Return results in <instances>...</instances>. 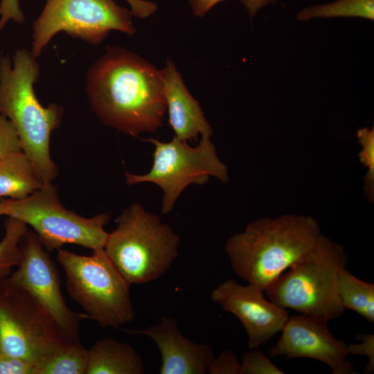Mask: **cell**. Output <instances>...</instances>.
I'll use <instances>...</instances> for the list:
<instances>
[{"instance_id": "1", "label": "cell", "mask_w": 374, "mask_h": 374, "mask_svg": "<svg viewBox=\"0 0 374 374\" xmlns=\"http://www.w3.org/2000/svg\"><path fill=\"white\" fill-rule=\"evenodd\" d=\"M91 109L105 125L136 136L162 125L166 109L161 70L138 55L107 46L87 75Z\"/></svg>"}, {"instance_id": "2", "label": "cell", "mask_w": 374, "mask_h": 374, "mask_svg": "<svg viewBox=\"0 0 374 374\" xmlns=\"http://www.w3.org/2000/svg\"><path fill=\"white\" fill-rule=\"evenodd\" d=\"M322 235L317 221L283 215L250 222L225 244L234 272L265 291L293 263L311 251Z\"/></svg>"}, {"instance_id": "3", "label": "cell", "mask_w": 374, "mask_h": 374, "mask_svg": "<svg viewBox=\"0 0 374 374\" xmlns=\"http://www.w3.org/2000/svg\"><path fill=\"white\" fill-rule=\"evenodd\" d=\"M39 65L31 51L20 48L12 58L0 57V113L13 125L22 151L44 183H52L58 169L50 153V138L62 120L64 109L51 103L43 107L33 89Z\"/></svg>"}, {"instance_id": "4", "label": "cell", "mask_w": 374, "mask_h": 374, "mask_svg": "<svg viewBox=\"0 0 374 374\" xmlns=\"http://www.w3.org/2000/svg\"><path fill=\"white\" fill-rule=\"evenodd\" d=\"M347 262L343 246L322 235L311 251L265 290L268 299L303 314L328 321L340 317L346 309L339 296L338 281Z\"/></svg>"}, {"instance_id": "5", "label": "cell", "mask_w": 374, "mask_h": 374, "mask_svg": "<svg viewBox=\"0 0 374 374\" xmlns=\"http://www.w3.org/2000/svg\"><path fill=\"white\" fill-rule=\"evenodd\" d=\"M179 237L160 217L134 202L124 208L104 250L131 285L162 276L178 256Z\"/></svg>"}, {"instance_id": "6", "label": "cell", "mask_w": 374, "mask_h": 374, "mask_svg": "<svg viewBox=\"0 0 374 374\" xmlns=\"http://www.w3.org/2000/svg\"><path fill=\"white\" fill-rule=\"evenodd\" d=\"M57 260L66 276L69 295L101 328H120L133 321L130 285L107 256L104 249L83 256L57 250Z\"/></svg>"}, {"instance_id": "7", "label": "cell", "mask_w": 374, "mask_h": 374, "mask_svg": "<svg viewBox=\"0 0 374 374\" xmlns=\"http://www.w3.org/2000/svg\"><path fill=\"white\" fill-rule=\"evenodd\" d=\"M6 216L30 226L48 251L64 244H78L91 250L104 249L108 234L105 226L110 215L100 213L84 217L66 208L52 183H46L21 199H3Z\"/></svg>"}, {"instance_id": "8", "label": "cell", "mask_w": 374, "mask_h": 374, "mask_svg": "<svg viewBox=\"0 0 374 374\" xmlns=\"http://www.w3.org/2000/svg\"><path fill=\"white\" fill-rule=\"evenodd\" d=\"M146 141L154 145L153 163L144 175L125 173L126 183L134 185L151 182L163 190L161 211L169 213L181 192L190 184H203L209 177L227 182V168L217 155L211 137H202L196 147L174 137L168 142L150 138Z\"/></svg>"}, {"instance_id": "9", "label": "cell", "mask_w": 374, "mask_h": 374, "mask_svg": "<svg viewBox=\"0 0 374 374\" xmlns=\"http://www.w3.org/2000/svg\"><path fill=\"white\" fill-rule=\"evenodd\" d=\"M66 344L50 316L26 290L9 276L0 279L1 351L35 366Z\"/></svg>"}, {"instance_id": "10", "label": "cell", "mask_w": 374, "mask_h": 374, "mask_svg": "<svg viewBox=\"0 0 374 374\" xmlns=\"http://www.w3.org/2000/svg\"><path fill=\"white\" fill-rule=\"evenodd\" d=\"M132 15L114 0H47L33 24L31 53L37 57L62 31L92 44H100L112 30L132 35Z\"/></svg>"}, {"instance_id": "11", "label": "cell", "mask_w": 374, "mask_h": 374, "mask_svg": "<svg viewBox=\"0 0 374 374\" xmlns=\"http://www.w3.org/2000/svg\"><path fill=\"white\" fill-rule=\"evenodd\" d=\"M20 249L21 261L10 279L26 290L42 307L66 343L80 342V322L89 317L85 313L73 312L67 305L56 265L37 234L28 231Z\"/></svg>"}, {"instance_id": "12", "label": "cell", "mask_w": 374, "mask_h": 374, "mask_svg": "<svg viewBox=\"0 0 374 374\" xmlns=\"http://www.w3.org/2000/svg\"><path fill=\"white\" fill-rule=\"evenodd\" d=\"M328 323L324 318L303 314L289 317L280 339L269 349V356L310 358L327 364L333 374L356 373L346 359V344L331 334Z\"/></svg>"}, {"instance_id": "13", "label": "cell", "mask_w": 374, "mask_h": 374, "mask_svg": "<svg viewBox=\"0 0 374 374\" xmlns=\"http://www.w3.org/2000/svg\"><path fill=\"white\" fill-rule=\"evenodd\" d=\"M264 290L227 280L214 288L211 300L237 317L248 337L249 349L266 344L282 330L290 315L286 309L266 299Z\"/></svg>"}, {"instance_id": "14", "label": "cell", "mask_w": 374, "mask_h": 374, "mask_svg": "<svg viewBox=\"0 0 374 374\" xmlns=\"http://www.w3.org/2000/svg\"><path fill=\"white\" fill-rule=\"evenodd\" d=\"M152 339L161 355V374H205L215 357L211 346L183 335L176 320L163 316L155 326L142 330L122 329Z\"/></svg>"}, {"instance_id": "15", "label": "cell", "mask_w": 374, "mask_h": 374, "mask_svg": "<svg viewBox=\"0 0 374 374\" xmlns=\"http://www.w3.org/2000/svg\"><path fill=\"white\" fill-rule=\"evenodd\" d=\"M168 122L175 137L185 141L195 140L198 134L211 137L212 128L200 105L190 94L174 63L168 60L161 70Z\"/></svg>"}, {"instance_id": "16", "label": "cell", "mask_w": 374, "mask_h": 374, "mask_svg": "<svg viewBox=\"0 0 374 374\" xmlns=\"http://www.w3.org/2000/svg\"><path fill=\"white\" fill-rule=\"evenodd\" d=\"M143 362L134 348L112 337L98 339L87 349L85 374H144Z\"/></svg>"}, {"instance_id": "17", "label": "cell", "mask_w": 374, "mask_h": 374, "mask_svg": "<svg viewBox=\"0 0 374 374\" xmlns=\"http://www.w3.org/2000/svg\"><path fill=\"white\" fill-rule=\"evenodd\" d=\"M43 184L23 151L12 153L0 160V197L21 199Z\"/></svg>"}, {"instance_id": "18", "label": "cell", "mask_w": 374, "mask_h": 374, "mask_svg": "<svg viewBox=\"0 0 374 374\" xmlns=\"http://www.w3.org/2000/svg\"><path fill=\"white\" fill-rule=\"evenodd\" d=\"M338 292L345 309L356 312L374 323V285L353 276L346 269L339 276Z\"/></svg>"}, {"instance_id": "19", "label": "cell", "mask_w": 374, "mask_h": 374, "mask_svg": "<svg viewBox=\"0 0 374 374\" xmlns=\"http://www.w3.org/2000/svg\"><path fill=\"white\" fill-rule=\"evenodd\" d=\"M87 363V348L68 344L37 364L35 374H85Z\"/></svg>"}, {"instance_id": "20", "label": "cell", "mask_w": 374, "mask_h": 374, "mask_svg": "<svg viewBox=\"0 0 374 374\" xmlns=\"http://www.w3.org/2000/svg\"><path fill=\"white\" fill-rule=\"evenodd\" d=\"M358 17L374 19V0H337L330 3L315 6L301 10L298 19L307 21L314 17Z\"/></svg>"}, {"instance_id": "21", "label": "cell", "mask_w": 374, "mask_h": 374, "mask_svg": "<svg viewBox=\"0 0 374 374\" xmlns=\"http://www.w3.org/2000/svg\"><path fill=\"white\" fill-rule=\"evenodd\" d=\"M5 233L0 241V279L10 276L12 268L21 261V241L28 231V226L19 219L8 216L4 224Z\"/></svg>"}, {"instance_id": "22", "label": "cell", "mask_w": 374, "mask_h": 374, "mask_svg": "<svg viewBox=\"0 0 374 374\" xmlns=\"http://www.w3.org/2000/svg\"><path fill=\"white\" fill-rule=\"evenodd\" d=\"M357 136L362 145L359 153V160L367 168L364 177V188L368 198L374 197V129L364 127L357 132Z\"/></svg>"}, {"instance_id": "23", "label": "cell", "mask_w": 374, "mask_h": 374, "mask_svg": "<svg viewBox=\"0 0 374 374\" xmlns=\"http://www.w3.org/2000/svg\"><path fill=\"white\" fill-rule=\"evenodd\" d=\"M241 374H283V371L274 364L258 348L243 354L240 361Z\"/></svg>"}, {"instance_id": "24", "label": "cell", "mask_w": 374, "mask_h": 374, "mask_svg": "<svg viewBox=\"0 0 374 374\" xmlns=\"http://www.w3.org/2000/svg\"><path fill=\"white\" fill-rule=\"evenodd\" d=\"M19 151H22V148L17 132L12 123L0 113V160Z\"/></svg>"}, {"instance_id": "25", "label": "cell", "mask_w": 374, "mask_h": 374, "mask_svg": "<svg viewBox=\"0 0 374 374\" xmlns=\"http://www.w3.org/2000/svg\"><path fill=\"white\" fill-rule=\"evenodd\" d=\"M359 344H346V350L348 355H364L367 357L368 362L364 373L371 374L374 371V335L362 333L356 336Z\"/></svg>"}, {"instance_id": "26", "label": "cell", "mask_w": 374, "mask_h": 374, "mask_svg": "<svg viewBox=\"0 0 374 374\" xmlns=\"http://www.w3.org/2000/svg\"><path fill=\"white\" fill-rule=\"evenodd\" d=\"M223 0H190L192 11L197 17L204 16L215 5ZM247 10L251 18H253L257 11L265 6L276 3V0H241Z\"/></svg>"}, {"instance_id": "27", "label": "cell", "mask_w": 374, "mask_h": 374, "mask_svg": "<svg viewBox=\"0 0 374 374\" xmlns=\"http://www.w3.org/2000/svg\"><path fill=\"white\" fill-rule=\"evenodd\" d=\"M207 373L241 374L240 362L233 352L224 350L217 357H214Z\"/></svg>"}, {"instance_id": "28", "label": "cell", "mask_w": 374, "mask_h": 374, "mask_svg": "<svg viewBox=\"0 0 374 374\" xmlns=\"http://www.w3.org/2000/svg\"><path fill=\"white\" fill-rule=\"evenodd\" d=\"M32 362L0 350V374H35Z\"/></svg>"}, {"instance_id": "29", "label": "cell", "mask_w": 374, "mask_h": 374, "mask_svg": "<svg viewBox=\"0 0 374 374\" xmlns=\"http://www.w3.org/2000/svg\"><path fill=\"white\" fill-rule=\"evenodd\" d=\"M24 19V15L20 8L19 0L1 1L0 32L9 21L13 20L17 23L22 24Z\"/></svg>"}, {"instance_id": "30", "label": "cell", "mask_w": 374, "mask_h": 374, "mask_svg": "<svg viewBox=\"0 0 374 374\" xmlns=\"http://www.w3.org/2000/svg\"><path fill=\"white\" fill-rule=\"evenodd\" d=\"M131 6V12L133 15L139 18H145L154 13L157 9V5L151 1L144 0H126Z\"/></svg>"}, {"instance_id": "31", "label": "cell", "mask_w": 374, "mask_h": 374, "mask_svg": "<svg viewBox=\"0 0 374 374\" xmlns=\"http://www.w3.org/2000/svg\"><path fill=\"white\" fill-rule=\"evenodd\" d=\"M6 208L5 205L1 202H0V216L1 215H6Z\"/></svg>"}]
</instances>
